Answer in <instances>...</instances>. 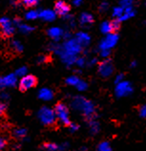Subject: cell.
<instances>
[{"instance_id": "6da1fadb", "label": "cell", "mask_w": 146, "mask_h": 151, "mask_svg": "<svg viewBox=\"0 0 146 151\" xmlns=\"http://www.w3.org/2000/svg\"><path fill=\"white\" fill-rule=\"evenodd\" d=\"M74 105L76 108L81 109L83 114L88 118H91L94 114V106L93 103L84 98H76V100L74 101Z\"/></svg>"}, {"instance_id": "7a4b0ae2", "label": "cell", "mask_w": 146, "mask_h": 151, "mask_svg": "<svg viewBox=\"0 0 146 151\" xmlns=\"http://www.w3.org/2000/svg\"><path fill=\"white\" fill-rule=\"evenodd\" d=\"M54 114H56L57 119L64 125H70V117H69V109L64 103L58 102L57 104L54 106Z\"/></svg>"}, {"instance_id": "3957f363", "label": "cell", "mask_w": 146, "mask_h": 151, "mask_svg": "<svg viewBox=\"0 0 146 151\" xmlns=\"http://www.w3.org/2000/svg\"><path fill=\"white\" fill-rule=\"evenodd\" d=\"M38 117L40 121L47 126H52L57 122V117L53 109L48 107H43L38 112Z\"/></svg>"}, {"instance_id": "277c9868", "label": "cell", "mask_w": 146, "mask_h": 151, "mask_svg": "<svg viewBox=\"0 0 146 151\" xmlns=\"http://www.w3.org/2000/svg\"><path fill=\"white\" fill-rule=\"evenodd\" d=\"M37 84V78L33 75H27L24 76L19 81V90L22 92L29 90L31 88H34Z\"/></svg>"}, {"instance_id": "5b68a950", "label": "cell", "mask_w": 146, "mask_h": 151, "mask_svg": "<svg viewBox=\"0 0 146 151\" xmlns=\"http://www.w3.org/2000/svg\"><path fill=\"white\" fill-rule=\"evenodd\" d=\"M116 95L117 97H127L130 94H132L133 92V86L129 81H122L120 83H117L116 87Z\"/></svg>"}, {"instance_id": "8992f818", "label": "cell", "mask_w": 146, "mask_h": 151, "mask_svg": "<svg viewBox=\"0 0 146 151\" xmlns=\"http://www.w3.org/2000/svg\"><path fill=\"white\" fill-rule=\"evenodd\" d=\"M117 40H118V37L117 34L115 33L108 34L105 37V38L102 39V41L100 42L99 48L100 50H111L113 47L116 46Z\"/></svg>"}, {"instance_id": "52a82bcc", "label": "cell", "mask_w": 146, "mask_h": 151, "mask_svg": "<svg viewBox=\"0 0 146 151\" xmlns=\"http://www.w3.org/2000/svg\"><path fill=\"white\" fill-rule=\"evenodd\" d=\"M98 72L103 78L110 77L114 72V65L112 61L109 59H105V60L100 62V64L98 65Z\"/></svg>"}, {"instance_id": "ba28073f", "label": "cell", "mask_w": 146, "mask_h": 151, "mask_svg": "<svg viewBox=\"0 0 146 151\" xmlns=\"http://www.w3.org/2000/svg\"><path fill=\"white\" fill-rule=\"evenodd\" d=\"M0 28H1V34L3 37H9L14 34V28L11 21L8 18L0 19Z\"/></svg>"}, {"instance_id": "9c48e42d", "label": "cell", "mask_w": 146, "mask_h": 151, "mask_svg": "<svg viewBox=\"0 0 146 151\" xmlns=\"http://www.w3.org/2000/svg\"><path fill=\"white\" fill-rule=\"evenodd\" d=\"M71 10L70 6L67 4L66 2L62 1V0H58V1L54 4V12L58 14V15H66L69 13Z\"/></svg>"}, {"instance_id": "30bf717a", "label": "cell", "mask_w": 146, "mask_h": 151, "mask_svg": "<svg viewBox=\"0 0 146 151\" xmlns=\"http://www.w3.org/2000/svg\"><path fill=\"white\" fill-rule=\"evenodd\" d=\"M76 40L81 47H84V46H87L89 44L90 37L86 33H78L77 35Z\"/></svg>"}, {"instance_id": "8fae6325", "label": "cell", "mask_w": 146, "mask_h": 151, "mask_svg": "<svg viewBox=\"0 0 146 151\" xmlns=\"http://www.w3.org/2000/svg\"><path fill=\"white\" fill-rule=\"evenodd\" d=\"M100 31L103 34H112L115 32V27H114V23L113 21H104L102 24L100 25Z\"/></svg>"}, {"instance_id": "7c38bea8", "label": "cell", "mask_w": 146, "mask_h": 151, "mask_svg": "<svg viewBox=\"0 0 146 151\" xmlns=\"http://www.w3.org/2000/svg\"><path fill=\"white\" fill-rule=\"evenodd\" d=\"M135 11H134L133 7H128V8H125L124 9V12L123 14H122V15L117 19L118 21H126L128 20V19L132 18L134 15H135Z\"/></svg>"}, {"instance_id": "4fadbf2b", "label": "cell", "mask_w": 146, "mask_h": 151, "mask_svg": "<svg viewBox=\"0 0 146 151\" xmlns=\"http://www.w3.org/2000/svg\"><path fill=\"white\" fill-rule=\"evenodd\" d=\"M79 21L81 23V25L83 26H88L90 24H92L93 21H94V18H93V15L90 14L88 13H83L80 15V18H79Z\"/></svg>"}, {"instance_id": "5bb4252c", "label": "cell", "mask_w": 146, "mask_h": 151, "mask_svg": "<svg viewBox=\"0 0 146 151\" xmlns=\"http://www.w3.org/2000/svg\"><path fill=\"white\" fill-rule=\"evenodd\" d=\"M39 98L44 101H49L53 99V92L49 89H42L39 92Z\"/></svg>"}, {"instance_id": "9a60e30c", "label": "cell", "mask_w": 146, "mask_h": 151, "mask_svg": "<svg viewBox=\"0 0 146 151\" xmlns=\"http://www.w3.org/2000/svg\"><path fill=\"white\" fill-rule=\"evenodd\" d=\"M15 81H16V78H15L14 76L10 75V76H8V77L4 78L3 81H1L0 82L3 83L5 86H11V85H14L15 83Z\"/></svg>"}, {"instance_id": "2e32d148", "label": "cell", "mask_w": 146, "mask_h": 151, "mask_svg": "<svg viewBox=\"0 0 146 151\" xmlns=\"http://www.w3.org/2000/svg\"><path fill=\"white\" fill-rule=\"evenodd\" d=\"M40 15L42 18L46 19V20H53L54 18V13L52 11H44Z\"/></svg>"}, {"instance_id": "e0dca14e", "label": "cell", "mask_w": 146, "mask_h": 151, "mask_svg": "<svg viewBox=\"0 0 146 151\" xmlns=\"http://www.w3.org/2000/svg\"><path fill=\"white\" fill-rule=\"evenodd\" d=\"M49 35L53 38H58L62 35V31L60 29H58V28H53V29H51L49 31Z\"/></svg>"}, {"instance_id": "ac0fdd59", "label": "cell", "mask_w": 146, "mask_h": 151, "mask_svg": "<svg viewBox=\"0 0 146 151\" xmlns=\"http://www.w3.org/2000/svg\"><path fill=\"white\" fill-rule=\"evenodd\" d=\"M123 12H124V9L122 8L121 6H118V7H115L113 9V15L115 17H117V19L120 18L122 14H123Z\"/></svg>"}, {"instance_id": "d6986e66", "label": "cell", "mask_w": 146, "mask_h": 151, "mask_svg": "<svg viewBox=\"0 0 146 151\" xmlns=\"http://www.w3.org/2000/svg\"><path fill=\"white\" fill-rule=\"evenodd\" d=\"M97 151H112L111 146L107 142H102L97 147Z\"/></svg>"}, {"instance_id": "ffe728a7", "label": "cell", "mask_w": 146, "mask_h": 151, "mask_svg": "<svg viewBox=\"0 0 146 151\" xmlns=\"http://www.w3.org/2000/svg\"><path fill=\"white\" fill-rule=\"evenodd\" d=\"M80 79L78 78L77 77H76V76H73V77H70L68 79H67V83L70 85H74V86H77V83L79 82Z\"/></svg>"}, {"instance_id": "44dd1931", "label": "cell", "mask_w": 146, "mask_h": 151, "mask_svg": "<svg viewBox=\"0 0 146 151\" xmlns=\"http://www.w3.org/2000/svg\"><path fill=\"white\" fill-rule=\"evenodd\" d=\"M38 1L39 0H22V3L24 4L26 7L31 8V7H34L36 5Z\"/></svg>"}, {"instance_id": "7402d4cb", "label": "cell", "mask_w": 146, "mask_h": 151, "mask_svg": "<svg viewBox=\"0 0 146 151\" xmlns=\"http://www.w3.org/2000/svg\"><path fill=\"white\" fill-rule=\"evenodd\" d=\"M134 1H135V0H120V6L123 8V9L128 7H132Z\"/></svg>"}, {"instance_id": "603a6c76", "label": "cell", "mask_w": 146, "mask_h": 151, "mask_svg": "<svg viewBox=\"0 0 146 151\" xmlns=\"http://www.w3.org/2000/svg\"><path fill=\"white\" fill-rule=\"evenodd\" d=\"M57 149V146L54 144H45L43 145V150L45 151H54Z\"/></svg>"}, {"instance_id": "cb8c5ba5", "label": "cell", "mask_w": 146, "mask_h": 151, "mask_svg": "<svg viewBox=\"0 0 146 151\" xmlns=\"http://www.w3.org/2000/svg\"><path fill=\"white\" fill-rule=\"evenodd\" d=\"M14 136H16L17 138H22L26 135V130L25 129H16L14 131Z\"/></svg>"}, {"instance_id": "d4e9b609", "label": "cell", "mask_w": 146, "mask_h": 151, "mask_svg": "<svg viewBox=\"0 0 146 151\" xmlns=\"http://www.w3.org/2000/svg\"><path fill=\"white\" fill-rule=\"evenodd\" d=\"M87 83L86 82H84L83 81H79V82L77 83V89L78 90H80V91H83V90H85L86 88H87Z\"/></svg>"}, {"instance_id": "484cf974", "label": "cell", "mask_w": 146, "mask_h": 151, "mask_svg": "<svg viewBox=\"0 0 146 151\" xmlns=\"http://www.w3.org/2000/svg\"><path fill=\"white\" fill-rule=\"evenodd\" d=\"M37 17H38V14L36 13V12H34V11H31V12H29L28 14H27V18H29V19L36 18Z\"/></svg>"}, {"instance_id": "4316f807", "label": "cell", "mask_w": 146, "mask_h": 151, "mask_svg": "<svg viewBox=\"0 0 146 151\" xmlns=\"http://www.w3.org/2000/svg\"><path fill=\"white\" fill-rule=\"evenodd\" d=\"M7 141H6V139H4L3 137H1L0 136V151L1 150H3L4 148L6 147L7 146Z\"/></svg>"}, {"instance_id": "83f0119b", "label": "cell", "mask_w": 146, "mask_h": 151, "mask_svg": "<svg viewBox=\"0 0 146 151\" xmlns=\"http://www.w3.org/2000/svg\"><path fill=\"white\" fill-rule=\"evenodd\" d=\"M140 116L141 118H146V105H142L139 110Z\"/></svg>"}, {"instance_id": "f1b7e54d", "label": "cell", "mask_w": 146, "mask_h": 151, "mask_svg": "<svg viewBox=\"0 0 146 151\" xmlns=\"http://www.w3.org/2000/svg\"><path fill=\"white\" fill-rule=\"evenodd\" d=\"M99 9H100V12H106L109 9V4L107 2H103L100 5Z\"/></svg>"}, {"instance_id": "f546056e", "label": "cell", "mask_w": 146, "mask_h": 151, "mask_svg": "<svg viewBox=\"0 0 146 151\" xmlns=\"http://www.w3.org/2000/svg\"><path fill=\"white\" fill-rule=\"evenodd\" d=\"M6 112V105L4 103L0 102V117H2Z\"/></svg>"}, {"instance_id": "4dcf8cb0", "label": "cell", "mask_w": 146, "mask_h": 151, "mask_svg": "<svg viewBox=\"0 0 146 151\" xmlns=\"http://www.w3.org/2000/svg\"><path fill=\"white\" fill-rule=\"evenodd\" d=\"M110 55V50H100V55L102 58H108Z\"/></svg>"}, {"instance_id": "1f68e13d", "label": "cell", "mask_w": 146, "mask_h": 151, "mask_svg": "<svg viewBox=\"0 0 146 151\" xmlns=\"http://www.w3.org/2000/svg\"><path fill=\"white\" fill-rule=\"evenodd\" d=\"M122 81H123V75H122V74L117 75L116 77V83H120Z\"/></svg>"}, {"instance_id": "d6a6232c", "label": "cell", "mask_w": 146, "mask_h": 151, "mask_svg": "<svg viewBox=\"0 0 146 151\" xmlns=\"http://www.w3.org/2000/svg\"><path fill=\"white\" fill-rule=\"evenodd\" d=\"M77 64L79 65V66H83L84 65V59L83 58L77 59Z\"/></svg>"}, {"instance_id": "836d02e7", "label": "cell", "mask_w": 146, "mask_h": 151, "mask_svg": "<svg viewBox=\"0 0 146 151\" xmlns=\"http://www.w3.org/2000/svg\"><path fill=\"white\" fill-rule=\"evenodd\" d=\"M81 2H82V0H74V4L76 6H79L81 4Z\"/></svg>"}, {"instance_id": "e575fe53", "label": "cell", "mask_w": 146, "mask_h": 151, "mask_svg": "<svg viewBox=\"0 0 146 151\" xmlns=\"http://www.w3.org/2000/svg\"><path fill=\"white\" fill-rule=\"evenodd\" d=\"M70 126H71V129L74 130H74H77V129L78 128L77 124H70Z\"/></svg>"}, {"instance_id": "d590c367", "label": "cell", "mask_w": 146, "mask_h": 151, "mask_svg": "<svg viewBox=\"0 0 146 151\" xmlns=\"http://www.w3.org/2000/svg\"><path fill=\"white\" fill-rule=\"evenodd\" d=\"M136 66H137V62L136 61H133L131 63V67H136Z\"/></svg>"}]
</instances>
